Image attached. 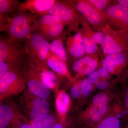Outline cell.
I'll list each match as a JSON object with an SVG mask.
<instances>
[{
  "mask_svg": "<svg viewBox=\"0 0 128 128\" xmlns=\"http://www.w3.org/2000/svg\"><path fill=\"white\" fill-rule=\"evenodd\" d=\"M116 97L114 90L100 92L93 96L86 108L79 112L70 122L87 128H95L110 110Z\"/></svg>",
  "mask_w": 128,
  "mask_h": 128,
  "instance_id": "6da1fadb",
  "label": "cell"
},
{
  "mask_svg": "<svg viewBox=\"0 0 128 128\" xmlns=\"http://www.w3.org/2000/svg\"><path fill=\"white\" fill-rule=\"evenodd\" d=\"M38 16L28 12H18L0 25V32H6L12 39L25 42L34 31V24Z\"/></svg>",
  "mask_w": 128,
  "mask_h": 128,
  "instance_id": "7a4b0ae2",
  "label": "cell"
},
{
  "mask_svg": "<svg viewBox=\"0 0 128 128\" xmlns=\"http://www.w3.org/2000/svg\"><path fill=\"white\" fill-rule=\"evenodd\" d=\"M22 42L0 36V62L6 63L12 70L22 69L29 58L25 44Z\"/></svg>",
  "mask_w": 128,
  "mask_h": 128,
  "instance_id": "3957f363",
  "label": "cell"
},
{
  "mask_svg": "<svg viewBox=\"0 0 128 128\" xmlns=\"http://www.w3.org/2000/svg\"><path fill=\"white\" fill-rule=\"evenodd\" d=\"M18 102V109L29 122L49 113L50 104L48 100L32 94L27 88L19 98Z\"/></svg>",
  "mask_w": 128,
  "mask_h": 128,
  "instance_id": "277c9868",
  "label": "cell"
},
{
  "mask_svg": "<svg viewBox=\"0 0 128 128\" xmlns=\"http://www.w3.org/2000/svg\"><path fill=\"white\" fill-rule=\"evenodd\" d=\"M99 29L105 36L104 42L101 45L104 55L114 53H128V32L114 29L108 24Z\"/></svg>",
  "mask_w": 128,
  "mask_h": 128,
  "instance_id": "5b68a950",
  "label": "cell"
},
{
  "mask_svg": "<svg viewBox=\"0 0 128 128\" xmlns=\"http://www.w3.org/2000/svg\"><path fill=\"white\" fill-rule=\"evenodd\" d=\"M96 89L86 78L76 81L72 84L70 89L71 106L70 112L76 114L89 104Z\"/></svg>",
  "mask_w": 128,
  "mask_h": 128,
  "instance_id": "8992f818",
  "label": "cell"
},
{
  "mask_svg": "<svg viewBox=\"0 0 128 128\" xmlns=\"http://www.w3.org/2000/svg\"><path fill=\"white\" fill-rule=\"evenodd\" d=\"M22 69L10 72L0 77V101L23 92L26 88Z\"/></svg>",
  "mask_w": 128,
  "mask_h": 128,
  "instance_id": "52a82bcc",
  "label": "cell"
},
{
  "mask_svg": "<svg viewBox=\"0 0 128 128\" xmlns=\"http://www.w3.org/2000/svg\"><path fill=\"white\" fill-rule=\"evenodd\" d=\"M57 17L65 25L76 27L84 18L76 10L70 0H58L48 14Z\"/></svg>",
  "mask_w": 128,
  "mask_h": 128,
  "instance_id": "ba28073f",
  "label": "cell"
},
{
  "mask_svg": "<svg viewBox=\"0 0 128 128\" xmlns=\"http://www.w3.org/2000/svg\"><path fill=\"white\" fill-rule=\"evenodd\" d=\"M23 122L29 123L17 105L9 98L0 102V128H16Z\"/></svg>",
  "mask_w": 128,
  "mask_h": 128,
  "instance_id": "9c48e42d",
  "label": "cell"
},
{
  "mask_svg": "<svg viewBox=\"0 0 128 128\" xmlns=\"http://www.w3.org/2000/svg\"><path fill=\"white\" fill-rule=\"evenodd\" d=\"M22 70L29 92L38 96L48 100L50 96V90L41 82L31 60L28 59Z\"/></svg>",
  "mask_w": 128,
  "mask_h": 128,
  "instance_id": "30bf717a",
  "label": "cell"
},
{
  "mask_svg": "<svg viewBox=\"0 0 128 128\" xmlns=\"http://www.w3.org/2000/svg\"><path fill=\"white\" fill-rule=\"evenodd\" d=\"M27 53L30 59H36L46 64L50 51V42L38 32L34 31L25 42Z\"/></svg>",
  "mask_w": 128,
  "mask_h": 128,
  "instance_id": "8fae6325",
  "label": "cell"
},
{
  "mask_svg": "<svg viewBox=\"0 0 128 128\" xmlns=\"http://www.w3.org/2000/svg\"><path fill=\"white\" fill-rule=\"evenodd\" d=\"M73 7L85 20L92 25L102 28L108 24L104 11L99 10L86 0H70Z\"/></svg>",
  "mask_w": 128,
  "mask_h": 128,
  "instance_id": "7c38bea8",
  "label": "cell"
},
{
  "mask_svg": "<svg viewBox=\"0 0 128 128\" xmlns=\"http://www.w3.org/2000/svg\"><path fill=\"white\" fill-rule=\"evenodd\" d=\"M101 66L118 82L122 76L128 71V53H114L105 56Z\"/></svg>",
  "mask_w": 128,
  "mask_h": 128,
  "instance_id": "4fadbf2b",
  "label": "cell"
},
{
  "mask_svg": "<svg viewBox=\"0 0 128 128\" xmlns=\"http://www.w3.org/2000/svg\"><path fill=\"white\" fill-rule=\"evenodd\" d=\"M104 12L111 27L116 30L128 32V8L112 1Z\"/></svg>",
  "mask_w": 128,
  "mask_h": 128,
  "instance_id": "5bb4252c",
  "label": "cell"
},
{
  "mask_svg": "<svg viewBox=\"0 0 128 128\" xmlns=\"http://www.w3.org/2000/svg\"><path fill=\"white\" fill-rule=\"evenodd\" d=\"M116 98L120 108L122 124H128V71L119 80L115 88Z\"/></svg>",
  "mask_w": 128,
  "mask_h": 128,
  "instance_id": "9a60e30c",
  "label": "cell"
},
{
  "mask_svg": "<svg viewBox=\"0 0 128 128\" xmlns=\"http://www.w3.org/2000/svg\"><path fill=\"white\" fill-rule=\"evenodd\" d=\"M33 63L37 73L43 84L48 89L59 90V82L57 75L48 67L47 64L36 59H30Z\"/></svg>",
  "mask_w": 128,
  "mask_h": 128,
  "instance_id": "2e32d148",
  "label": "cell"
},
{
  "mask_svg": "<svg viewBox=\"0 0 128 128\" xmlns=\"http://www.w3.org/2000/svg\"><path fill=\"white\" fill-rule=\"evenodd\" d=\"M57 0H26L20 2L18 12H28L35 15H45L55 4Z\"/></svg>",
  "mask_w": 128,
  "mask_h": 128,
  "instance_id": "e0dca14e",
  "label": "cell"
},
{
  "mask_svg": "<svg viewBox=\"0 0 128 128\" xmlns=\"http://www.w3.org/2000/svg\"><path fill=\"white\" fill-rule=\"evenodd\" d=\"M96 58L90 56H85L73 63L72 69L76 73L74 78L76 82L79 77L87 76L98 69L99 64L98 60Z\"/></svg>",
  "mask_w": 128,
  "mask_h": 128,
  "instance_id": "ac0fdd59",
  "label": "cell"
},
{
  "mask_svg": "<svg viewBox=\"0 0 128 128\" xmlns=\"http://www.w3.org/2000/svg\"><path fill=\"white\" fill-rule=\"evenodd\" d=\"M46 64L57 76L66 78L71 84L76 82L74 78L69 71L66 64L60 59L50 50L46 60Z\"/></svg>",
  "mask_w": 128,
  "mask_h": 128,
  "instance_id": "d6986e66",
  "label": "cell"
},
{
  "mask_svg": "<svg viewBox=\"0 0 128 128\" xmlns=\"http://www.w3.org/2000/svg\"><path fill=\"white\" fill-rule=\"evenodd\" d=\"M122 124L120 108L115 98L109 112L95 128H121Z\"/></svg>",
  "mask_w": 128,
  "mask_h": 128,
  "instance_id": "ffe728a7",
  "label": "cell"
},
{
  "mask_svg": "<svg viewBox=\"0 0 128 128\" xmlns=\"http://www.w3.org/2000/svg\"><path fill=\"white\" fill-rule=\"evenodd\" d=\"M56 93L55 106L57 116L60 121H66L71 108L70 96L64 90H59Z\"/></svg>",
  "mask_w": 128,
  "mask_h": 128,
  "instance_id": "44dd1931",
  "label": "cell"
},
{
  "mask_svg": "<svg viewBox=\"0 0 128 128\" xmlns=\"http://www.w3.org/2000/svg\"><path fill=\"white\" fill-rule=\"evenodd\" d=\"M19 3L16 0H0V25L6 23L10 16L16 15Z\"/></svg>",
  "mask_w": 128,
  "mask_h": 128,
  "instance_id": "7402d4cb",
  "label": "cell"
},
{
  "mask_svg": "<svg viewBox=\"0 0 128 128\" xmlns=\"http://www.w3.org/2000/svg\"><path fill=\"white\" fill-rule=\"evenodd\" d=\"M65 25L62 22H60L39 28L35 31L38 32L47 40H53L60 36Z\"/></svg>",
  "mask_w": 128,
  "mask_h": 128,
  "instance_id": "603a6c76",
  "label": "cell"
},
{
  "mask_svg": "<svg viewBox=\"0 0 128 128\" xmlns=\"http://www.w3.org/2000/svg\"><path fill=\"white\" fill-rule=\"evenodd\" d=\"M60 121L58 116L53 114H45L29 122L32 128H52Z\"/></svg>",
  "mask_w": 128,
  "mask_h": 128,
  "instance_id": "cb8c5ba5",
  "label": "cell"
},
{
  "mask_svg": "<svg viewBox=\"0 0 128 128\" xmlns=\"http://www.w3.org/2000/svg\"><path fill=\"white\" fill-rule=\"evenodd\" d=\"M66 48L70 55L78 59L84 57L86 54L82 43L74 41L72 36H70L68 38L66 43Z\"/></svg>",
  "mask_w": 128,
  "mask_h": 128,
  "instance_id": "d4e9b609",
  "label": "cell"
},
{
  "mask_svg": "<svg viewBox=\"0 0 128 128\" xmlns=\"http://www.w3.org/2000/svg\"><path fill=\"white\" fill-rule=\"evenodd\" d=\"M50 50L54 53L62 61L66 64L67 53L60 36L52 40L50 43Z\"/></svg>",
  "mask_w": 128,
  "mask_h": 128,
  "instance_id": "484cf974",
  "label": "cell"
},
{
  "mask_svg": "<svg viewBox=\"0 0 128 128\" xmlns=\"http://www.w3.org/2000/svg\"><path fill=\"white\" fill-rule=\"evenodd\" d=\"M61 22H62L57 17L50 14L40 15L38 17L34 24V31L39 28L50 26Z\"/></svg>",
  "mask_w": 128,
  "mask_h": 128,
  "instance_id": "4316f807",
  "label": "cell"
},
{
  "mask_svg": "<svg viewBox=\"0 0 128 128\" xmlns=\"http://www.w3.org/2000/svg\"><path fill=\"white\" fill-rule=\"evenodd\" d=\"M82 44L86 54H91L96 53L98 50L97 44L94 42L92 38V35L84 34L82 38Z\"/></svg>",
  "mask_w": 128,
  "mask_h": 128,
  "instance_id": "83f0119b",
  "label": "cell"
},
{
  "mask_svg": "<svg viewBox=\"0 0 128 128\" xmlns=\"http://www.w3.org/2000/svg\"><path fill=\"white\" fill-rule=\"evenodd\" d=\"M90 4L99 10L104 11L112 1L109 0H86Z\"/></svg>",
  "mask_w": 128,
  "mask_h": 128,
  "instance_id": "f1b7e54d",
  "label": "cell"
},
{
  "mask_svg": "<svg viewBox=\"0 0 128 128\" xmlns=\"http://www.w3.org/2000/svg\"><path fill=\"white\" fill-rule=\"evenodd\" d=\"M92 38L93 41L96 44L102 45L105 40V36L102 31L96 32L92 35Z\"/></svg>",
  "mask_w": 128,
  "mask_h": 128,
  "instance_id": "f546056e",
  "label": "cell"
},
{
  "mask_svg": "<svg viewBox=\"0 0 128 128\" xmlns=\"http://www.w3.org/2000/svg\"><path fill=\"white\" fill-rule=\"evenodd\" d=\"M13 70H12L6 63L0 62V77Z\"/></svg>",
  "mask_w": 128,
  "mask_h": 128,
  "instance_id": "4dcf8cb0",
  "label": "cell"
},
{
  "mask_svg": "<svg viewBox=\"0 0 128 128\" xmlns=\"http://www.w3.org/2000/svg\"><path fill=\"white\" fill-rule=\"evenodd\" d=\"M70 126V122H68L67 120L64 121L60 120L52 128H67Z\"/></svg>",
  "mask_w": 128,
  "mask_h": 128,
  "instance_id": "1f68e13d",
  "label": "cell"
},
{
  "mask_svg": "<svg viewBox=\"0 0 128 128\" xmlns=\"http://www.w3.org/2000/svg\"><path fill=\"white\" fill-rule=\"evenodd\" d=\"M115 1L118 4L127 8L128 9V0H118Z\"/></svg>",
  "mask_w": 128,
  "mask_h": 128,
  "instance_id": "d6a6232c",
  "label": "cell"
},
{
  "mask_svg": "<svg viewBox=\"0 0 128 128\" xmlns=\"http://www.w3.org/2000/svg\"><path fill=\"white\" fill-rule=\"evenodd\" d=\"M16 128H32L29 123L25 122L22 124L20 126Z\"/></svg>",
  "mask_w": 128,
  "mask_h": 128,
  "instance_id": "836d02e7",
  "label": "cell"
},
{
  "mask_svg": "<svg viewBox=\"0 0 128 128\" xmlns=\"http://www.w3.org/2000/svg\"><path fill=\"white\" fill-rule=\"evenodd\" d=\"M79 126H78V127H76V128L75 127L74 128H86V127H84V126H82V125H79Z\"/></svg>",
  "mask_w": 128,
  "mask_h": 128,
  "instance_id": "e575fe53",
  "label": "cell"
},
{
  "mask_svg": "<svg viewBox=\"0 0 128 128\" xmlns=\"http://www.w3.org/2000/svg\"><path fill=\"white\" fill-rule=\"evenodd\" d=\"M128 128V124L124 125V126L123 127H122V128Z\"/></svg>",
  "mask_w": 128,
  "mask_h": 128,
  "instance_id": "d590c367",
  "label": "cell"
},
{
  "mask_svg": "<svg viewBox=\"0 0 128 128\" xmlns=\"http://www.w3.org/2000/svg\"></svg>",
  "mask_w": 128,
  "mask_h": 128,
  "instance_id": "8d00e7d4",
  "label": "cell"
},
{
  "mask_svg": "<svg viewBox=\"0 0 128 128\" xmlns=\"http://www.w3.org/2000/svg\"></svg>",
  "mask_w": 128,
  "mask_h": 128,
  "instance_id": "74e56055",
  "label": "cell"
}]
</instances>
